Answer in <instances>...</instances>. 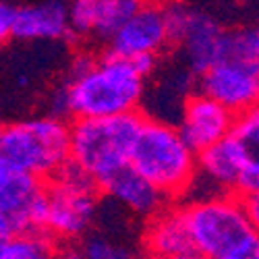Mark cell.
<instances>
[{
    "label": "cell",
    "mask_w": 259,
    "mask_h": 259,
    "mask_svg": "<svg viewBox=\"0 0 259 259\" xmlns=\"http://www.w3.org/2000/svg\"><path fill=\"white\" fill-rule=\"evenodd\" d=\"M234 120V112H230L226 106L197 90L185 100L175 124L189 141V145L197 154H201L215 143L224 141L232 133Z\"/></svg>",
    "instance_id": "12"
},
{
    "label": "cell",
    "mask_w": 259,
    "mask_h": 259,
    "mask_svg": "<svg viewBox=\"0 0 259 259\" xmlns=\"http://www.w3.org/2000/svg\"><path fill=\"white\" fill-rule=\"evenodd\" d=\"M71 164V122L52 112L11 120L0 131V166L50 181Z\"/></svg>",
    "instance_id": "3"
},
{
    "label": "cell",
    "mask_w": 259,
    "mask_h": 259,
    "mask_svg": "<svg viewBox=\"0 0 259 259\" xmlns=\"http://www.w3.org/2000/svg\"><path fill=\"white\" fill-rule=\"evenodd\" d=\"M243 201H245V207L251 215L253 224L259 228V193H249V195H241Z\"/></svg>",
    "instance_id": "22"
},
{
    "label": "cell",
    "mask_w": 259,
    "mask_h": 259,
    "mask_svg": "<svg viewBox=\"0 0 259 259\" xmlns=\"http://www.w3.org/2000/svg\"><path fill=\"white\" fill-rule=\"evenodd\" d=\"M175 46L170 17L166 5L139 3L116 35L110 39L108 50L131 60L158 62L164 52Z\"/></svg>",
    "instance_id": "9"
},
{
    "label": "cell",
    "mask_w": 259,
    "mask_h": 259,
    "mask_svg": "<svg viewBox=\"0 0 259 259\" xmlns=\"http://www.w3.org/2000/svg\"><path fill=\"white\" fill-rule=\"evenodd\" d=\"M141 0H73L71 33L108 46Z\"/></svg>",
    "instance_id": "13"
},
{
    "label": "cell",
    "mask_w": 259,
    "mask_h": 259,
    "mask_svg": "<svg viewBox=\"0 0 259 259\" xmlns=\"http://www.w3.org/2000/svg\"><path fill=\"white\" fill-rule=\"evenodd\" d=\"M226 56L239 58L259 69V25L228 31Z\"/></svg>",
    "instance_id": "19"
},
{
    "label": "cell",
    "mask_w": 259,
    "mask_h": 259,
    "mask_svg": "<svg viewBox=\"0 0 259 259\" xmlns=\"http://www.w3.org/2000/svg\"><path fill=\"white\" fill-rule=\"evenodd\" d=\"M234 141L243 147L245 158H259V102L249 110L236 114L232 133Z\"/></svg>",
    "instance_id": "18"
},
{
    "label": "cell",
    "mask_w": 259,
    "mask_h": 259,
    "mask_svg": "<svg viewBox=\"0 0 259 259\" xmlns=\"http://www.w3.org/2000/svg\"><path fill=\"white\" fill-rule=\"evenodd\" d=\"M141 243L147 259H185L195 253L183 207L172 205L145 220Z\"/></svg>",
    "instance_id": "14"
},
{
    "label": "cell",
    "mask_w": 259,
    "mask_h": 259,
    "mask_svg": "<svg viewBox=\"0 0 259 259\" xmlns=\"http://www.w3.org/2000/svg\"><path fill=\"white\" fill-rule=\"evenodd\" d=\"M85 259H139L131 247L104 234H92L81 245Z\"/></svg>",
    "instance_id": "20"
},
{
    "label": "cell",
    "mask_w": 259,
    "mask_h": 259,
    "mask_svg": "<svg viewBox=\"0 0 259 259\" xmlns=\"http://www.w3.org/2000/svg\"><path fill=\"white\" fill-rule=\"evenodd\" d=\"M185 259H207V257H201V255H197V253H193V255H189V257H185Z\"/></svg>",
    "instance_id": "24"
},
{
    "label": "cell",
    "mask_w": 259,
    "mask_h": 259,
    "mask_svg": "<svg viewBox=\"0 0 259 259\" xmlns=\"http://www.w3.org/2000/svg\"><path fill=\"white\" fill-rule=\"evenodd\" d=\"M145 116L139 112L71 122V164L102 189L131 166Z\"/></svg>",
    "instance_id": "4"
},
{
    "label": "cell",
    "mask_w": 259,
    "mask_h": 259,
    "mask_svg": "<svg viewBox=\"0 0 259 259\" xmlns=\"http://www.w3.org/2000/svg\"><path fill=\"white\" fill-rule=\"evenodd\" d=\"M156 67L158 62L131 60L110 50L79 54L62 85L52 94L50 112L73 120L139 112L147 92V77Z\"/></svg>",
    "instance_id": "1"
},
{
    "label": "cell",
    "mask_w": 259,
    "mask_h": 259,
    "mask_svg": "<svg viewBox=\"0 0 259 259\" xmlns=\"http://www.w3.org/2000/svg\"><path fill=\"white\" fill-rule=\"evenodd\" d=\"M0 35L5 41H58L71 33V5L64 0H44L33 5L0 7Z\"/></svg>",
    "instance_id": "10"
},
{
    "label": "cell",
    "mask_w": 259,
    "mask_h": 259,
    "mask_svg": "<svg viewBox=\"0 0 259 259\" xmlns=\"http://www.w3.org/2000/svg\"><path fill=\"white\" fill-rule=\"evenodd\" d=\"M60 245L46 230L5 236L0 259H58Z\"/></svg>",
    "instance_id": "17"
},
{
    "label": "cell",
    "mask_w": 259,
    "mask_h": 259,
    "mask_svg": "<svg viewBox=\"0 0 259 259\" xmlns=\"http://www.w3.org/2000/svg\"><path fill=\"white\" fill-rule=\"evenodd\" d=\"M143 3H156V5H168V3H175V0H143Z\"/></svg>",
    "instance_id": "23"
},
{
    "label": "cell",
    "mask_w": 259,
    "mask_h": 259,
    "mask_svg": "<svg viewBox=\"0 0 259 259\" xmlns=\"http://www.w3.org/2000/svg\"><path fill=\"white\" fill-rule=\"evenodd\" d=\"M245 164L247 158L243 147L234 141L232 135H228L224 141L199 154V179H203L215 191L236 193Z\"/></svg>",
    "instance_id": "16"
},
{
    "label": "cell",
    "mask_w": 259,
    "mask_h": 259,
    "mask_svg": "<svg viewBox=\"0 0 259 259\" xmlns=\"http://www.w3.org/2000/svg\"><path fill=\"white\" fill-rule=\"evenodd\" d=\"M48 218L46 232L62 245L75 243L88 234L96 222L100 191L88 175L69 164L48 183Z\"/></svg>",
    "instance_id": "6"
},
{
    "label": "cell",
    "mask_w": 259,
    "mask_h": 259,
    "mask_svg": "<svg viewBox=\"0 0 259 259\" xmlns=\"http://www.w3.org/2000/svg\"><path fill=\"white\" fill-rule=\"evenodd\" d=\"M193 249L207 259H259V228L239 193H205L183 205Z\"/></svg>",
    "instance_id": "2"
},
{
    "label": "cell",
    "mask_w": 259,
    "mask_h": 259,
    "mask_svg": "<svg viewBox=\"0 0 259 259\" xmlns=\"http://www.w3.org/2000/svg\"><path fill=\"white\" fill-rule=\"evenodd\" d=\"M48 185L27 172L0 166V234L46 230Z\"/></svg>",
    "instance_id": "7"
},
{
    "label": "cell",
    "mask_w": 259,
    "mask_h": 259,
    "mask_svg": "<svg viewBox=\"0 0 259 259\" xmlns=\"http://www.w3.org/2000/svg\"><path fill=\"white\" fill-rule=\"evenodd\" d=\"M239 195H249V193H259V158H251L245 164L243 177L239 183Z\"/></svg>",
    "instance_id": "21"
},
{
    "label": "cell",
    "mask_w": 259,
    "mask_h": 259,
    "mask_svg": "<svg viewBox=\"0 0 259 259\" xmlns=\"http://www.w3.org/2000/svg\"><path fill=\"white\" fill-rule=\"evenodd\" d=\"M102 191L108 197H112L114 203L124 207L128 213L143 220L154 218L156 213L166 209L170 203V199L152 181H147L141 172H137L133 166L118 172Z\"/></svg>",
    "instance_id": "15"
},
{
    "label": "cell",
    "mask_w": 259,
    "mask_h": 259,
    "mask_svg": "<svg viewBox=\"0 0 259 259\" xmlns=\"http://www.w3.org/2000/svg\"><path fill=\"white\" fill-rule=\"evenodd\" d=\"M203 94L226 106L230 112L241 114L259 102V69L239 58L226 56L197 75Z\"/></svg>",
    "instance_id": "11"
},
{
    "label": "cell",
    "mask_w": 259,
    "mask_h": 259,
    "mask_svg": "<svg viewBox=\"0 0 259 259\" xmlns=\"http://www.w3.org/2000/svg\"><path fill=\"white\" fill-rule=\"evenodd\" d=\"M168 17L175 46L181 48L191 73H203L211 64L226 58L228 31L199 11L187 9L179 0L168 3Z\"/></svg>",
    "instance_id": "8"
},
{
    "label": "cell",
    "mask_w": 259,
    "mask_h": 259,
    "mask_svg": "<svg viewBox=\"0 0 259 259\" xmlns=\"http://www.w3.org/2000/svg\"><path fill=\"white\" fill-rule=\"evenodd\" d=\"M131 166L152 181L170 201L191 193L199 179V154L170 120L145 116Z\"/></svg>",
    "instance_id": "5"
}]
</instances>
